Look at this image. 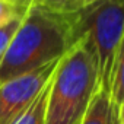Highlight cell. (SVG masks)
<instances>
[{"instance_id":"obj_1","label":"cell","mask_w":124,"mask_h":124,"mask_svg":"<svg viewBox=\"0 0 124 124\" xmlns=\"http://www.w3.org/2000/svg\"><path fill=\"white\" fill-rule=\"evenodd\" d=\"M76 42L72 15L28 6L0 61V85L60 60Z\"/></svg>"},{"instance_id":"obj_2","label":"cell","mask_w":124,"mask_h":124,"mask_svg":"<svg viewBox=\"0 0 124 124\" xmlns=\"http://www.w3.org/2000/svg\"><path fill=\"white\" fill-rule=\"evenodd\" d=\"M99 88L93 53L83 37L58 60L50 80L45 124H78Z\"/></svg>"},{"instance_id":"obj_3","label":"cell","mask_w":124,"mask_h":124,"mask_svg":"<svg viewBox=\"0 0 124 124\" xmlns=\"http://www.w3.org/2000/svg\"><path fill=\"white\" fill-rule=\"evenodd\" d=\"M72 16L76 39L83 37L93 53L99 88L109 92L114 60L124 37V0H89Z\"/></svg>"},{"instance_id":"obj_4","label":"cell","mask_w":124,"mask_h":124,"mask_svg":"<svg viewBox=\"0 0 124 124\" xmlns=\"http://www.w3.org/2000/svg\"><path fill=\"white\" fill-rule=\"evenodd\" d=\"M58 60L0 85V124H12L50 82Z\"/></svg>"},{"instance_id":"obj_5","label":"cell","mask_w":124,"mask_h":124,"mask_svg":"<svg viewBox=\"0 0 124 124\" xmlns=\"http://www.w3.org/2000/svg\"><path fill=\"white\" fill-rule=\"evenodd\" d=\"M78 124H120L118 105L112 101L109 92L98 88Z\"/></svg>"},{"instance_id":"obj_6","label":"cell","mask_w":124,"mask_h":124,"mask_svg":"<svg viewBox=\"0 0 124 124\" xmlns=\"http://www.w3.org/2000/svg\"><path fill=\"white\" fill-rule=\"evenodd\" d=\"M48 91H50V82L38 93V96L32 101V104L12 124H45V109H47V101H48Z\"/></svg>"},{"instance_id":"obj_7","label":"cell","mask_w":124,"mask_h":124,"mask_svg":"<svg viewBox=\"0 0 124 124\" xmlns=\"http://www.w3.org/2000/svg\"><path fill=\"white\" fill-rule=\"evenodd\" d=\"M23 5L39 8L54 13H63V15H73L79 12L89 0H22Z\"/></svg>"},{"instance_id":"obj_8","label":"cell","mask_w":124,"mask_h":124,"mask_svg":"<svg viewBox=\"0 0 124 124\" xmlns=\"http://www.w3.org/2000/svg\"><path fill=\"white\" fill-rule=\"evenodd\" d=\"M109 95L117 105L124 102V37L120 42V47L117 50V55L114 60Z\"/></svg>"},{"instance_id":"obj_9","label":"cell","mask_w":124,"mask_h":124,"mask_svg":"<svg viewBox=\"0 0 124 124\" xmlns=\"http://www.w3.org/2000/svg\"><path fill=\"white\" fill-rule=\"evenodd\" d=\"M28 6L19 5L15 0H0V28L9 23L12 19L26 13Z\"/></svg>"},{"instance_id":"obj_10","label":"cell","mask_w":124,"mask_h":124,"mask_svg":"<svg viewBox=\"0 0 124 124\" xmlns=\"http://www.w3.org/2000/svg\"><path fill=\"white\" fill-rule=\"evenodd\" d=\"M23 16H25V13L18 16V18H15V19H12L9 23H6L5 26L0 28V61H2V58H3V55H5V53H6V50H8L15 32L18 31Z\"/></svg>"},{"instance_id":"obj_11","label":"cell","mask_w":124,"mask_h":124,"mask_svg":"<svg viewBox=\"0 0 124 124\" xmlns=\"http://www.w3.org/2000/svg\"><path fill=\"white\" fill-rule=\"evenodd\" d=\"M118 123L124 124V102L118 105Z\"/></svg>"},{"instance_id":"obj_12","label":"cell","mask_w":124,"mask_h":124,"mask_svg":"<svg viewBox=\"0 0 124 124\" xmlns=\"http://www.w3.org/2000/svg\"><path fill=\"white\" fill-rule=\"evenodd\" d=\"M15 2H16V3H19V5H23V2H22V0H15ZM23 6H26V5H23Z\"/></svg>"}]
</instances>
